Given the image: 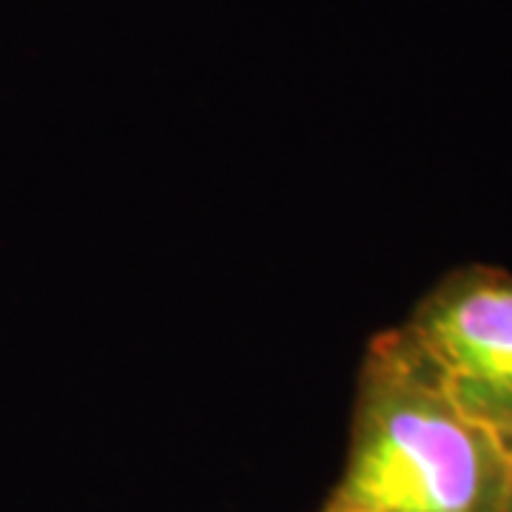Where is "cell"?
<instances>
[{
  "mask_svg": "<svg viewBox=\"0 0 512 512\" xmlns=\"http://www.w3.org/2000/svg\"><path fill=\"white\" fill-rule=\"evenodd\" d=\"M510 470V450L458 410L404 330L373 345L333 504L359 512H501Z\"/></svg>",
  "mask_w": 512,
  "mask_h": 512,
  "instance_id": "6da1fadb",
  "label": "cell"
},
{
  "mask_svg": "<svg viewBox=\"0 0 512 512\" xmlns=\"http://www.w3.org/2000/svg\"><path fill=\"white\" fill-rule=\"evenodd\" d=\"M404 333L458 410L512 453V282L458 279Z\"/></svg>",
  "mask_w": 512,
  "mask_h": 512,
  "instance_id": "7a4b0ae2",
  "label": "cell"
},
{
  "mask_svg": "<svg viewBox=\"0 0 512 512\" xmlns=\"http://www.w3.org/2000/svg\"><path fill=\"white\" fill-rule=\"evenodd\" d=\"M501 512H512V470H510V481H507V493H504V510Z\"/></svg>",
  "mask_w": 512,
  "mask_h": 512,
  "instance_id": "3957f363",
  "label": "cell"
},
{
  "mask_svg": "<svg viewBox=\"0 0 512 512\" xmlns=\"http://www.w3.org/2000/svg\"><path fill=\"white\" fill-rule=\"evenodd\" d=\"M325 512H359V510H350V507H339V504H330Z\"/></svg>",
  "mask_w": 512,
  "mask_h": 512,
  "instance_id": "277c9868",
  "label": "cell"
}]
</instances>
